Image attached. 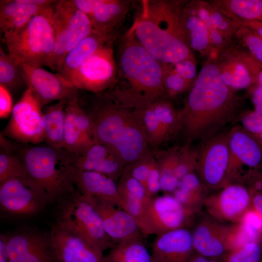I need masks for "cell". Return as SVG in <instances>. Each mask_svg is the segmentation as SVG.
I'll return each instance as SVG.
<instances>
[{
	"label": "cell",
	"instance_id": "cell-1",
	"mask_svg": "<svg viewBox=\"0 0 262 262\" xmlns=\"http://www.w3.org/2000/svg\"><path fill=\"white\" fill-rule=\"evenodd\" d=\"M240 101L224 82L218 66L210 58L196 77L182 109L179 111L180 131L185 143L205 141L237 122Z\"/></svg>",
	"mask_w": 262,
	"mask_h": 262
},
{
	"label": "cell",
	"instance_id": "cell-2",
	"mask_svg": "<svg viewBox=\"0 0 262 262\" xmlns=\"http://www.w3.org/2000/svg\"><path fill=\"white\" fill-rule=\"evenodd\" d=\"M119 41L115 80L101 93L116 105L133 110L143 109L164 98L162 64L138 41L130 29Z\"/></svg>",
	"mask_w": 262,
	"mask_h": 262
},
{
	"label": "cell",
	"instance_id": "cell-3",
	"mask_svg": "<svg viewBox=\"0 0 262 262\" xmlns=\"http://www.w3.org/2000/svg\"><path fill=\"white\" fill-rule=\"evenodd\" d=\"M130 28L136 39L163 64L195 60L186 38L182 20L184 2L143 0Z\"/></svg>",
	"mask_w": 262,
	"mask_h": 262
},
{
	"label": "cell",
	"instance_id": "cell-4",
	"mask_svg": "<svg viewBox=\"0 0 262 262\" xmlns=\"http://www.w3.org/2000/svg\"><path fill=\"white\" fill-rule=\"evenodd\" d=\"M143 109H130L97 94L91 111L95 143L113 148L125 165L139 158L148 148Z\"/></svg>",
	"mask_w": 262,
	"mask_h": 262
},
{
	"label": "cell",
	"instance_id": "cell-5",
	"mask_svg": "<svg viewBox=\"0 0 262 262\" xmlns=\"http://www.w3.org/2000/svg\"><path fill=\"white\" fill-rule=\"evenodd\" d=\"M21 158L29 177L46 194L50 204L75 191V186L67 173L70 154L45 143L20 148Z\"/></svg>",
	"mask_w": 262,
	"mask_h": 262
},
{
	"label": "cell",
	"instance_id": "cell-6",
	"mask_svg": "<svg viewBox=\"0 0 262 262\" xmlns=\"http://www.w3.org/2000/svg\"><path fill=\"white\" fill-rule=\"evenodd\" d=\"M54 5L33 16L21 28L3 33L2 41L8 53L19 64L50 68L55 39Z\"/></svg>",
	"mask_w": 262,
	"mask_h": 262
},
{
	"label": "cell",
	"instance_id": "cell-7",
	"mask_svg": "<svg viewBox=\"0 0 262 262\" xmlns=\"http://www.w3.org/2000/svg\"><path fill=\"white\" fill-rule=\"evenodd\" d=\"M56 203L55 223L79 234L102 253L115 245L106 233L99 214L84 195L75 190Z\"/></svg>",
	"mask_w": 262,
	"mask_h": 262
},
{
	"label": "cell",
	"instance_id": "cell-8",
	"mask_svg": "<svg viewBox=\"0 0 262 262\" xmlns=\"http://www.w3.org/2000/svg\"><path fill=\"white\" fill-rule=\"evenodd\" d=\"M52 19L55 39L50 68L58 73L66 54L93 29L88 16L71 0L56 1Z\"/></svg>",
	"mask_w": 262,
	"mask_h": 262
},
{
	"label": "cell",
	"instance_id": "cell-9",
	"mask_svg": "<svg viewBox=\"0 0 262 262\" xmlns=\"http://www.w3.org/2000/svg\"><path fill=\"white\" fill-rule=\"evenodd\" d=\"M49 204L44 191L29 176L11 177L0 183V214L5 218L33 217Z\"/></svg>",
	"mask_w": 262,
	"mask_h": 262
},
{
	"label": "cell",
	"instance_id": "cell-10",
	"mask_svg": "<svg viewBox=\"0 0 262 262\" xmlns=\"http://www.w3.org/2000/svg\"><path fill=\"white\" fill-rule=\"evenodd\" d=\"M42 106L29 88L14 106L1 133L16 141L33 145L45 142Z\"/></svg>",
	"mask_w": 262,
	"mask_h": 262
},
{
	"label": "cell",
	"instance_id": "cell-11",
	"mask_svg": "<svg viewBox=\"0 0 262 262\" xmlns=\"http://www.w3.org/2000/svg\"><path fill=\"white\" fill-rule=\"evenodd\" d=\"M113 40L87 58L68 80L78 90L100 93L114 84L117 66Z\"/></svg>",
	"mask_w": 262,
	"mask_h": 262
},
{
	"label": "cell",
	"instance_id": "cell-12",
	"mask_svg": "<svg viewBox=\"0 0 262 262\" xmlns=\"http://www.w3.org/2000/svg\"><path fill=\"white\" fill-rule=\"evenodd\" d=\"M229 129L200 143L196 172L209 190L225 186L229 162Z\"/></svg>",
	"mask_w": 262,
	"mask_h": 262
},
{
	"label": "cell",
	"instance_id": "cell-13",
	"mask_svg": "<svg viewBox=\"0 0 262 262\" xmlns=\"http://www.w3.org/2000/svg\"><path fill=\"white\" fill-rule=\"evenodd\" d=\"M6 237L9 262H57L49 231L24 227Z\"/></svg>",
	"mask_w": 262,
	"mask_h": 262
},
{
	"label": "cell",
	"instance_id": "cell-14",
	"mask_svg": "<svg viewBox=\"0 0 262 262\" xmlns=\"http://www.w3.org/2000/svg\"><path fill=\"white\" fill-rule=\"evenodd\" d=\"M229 162L225 186L241 184L245 174L244 166L250 170L257 169L262 164V146L241 125L229 128Z\"/></svg>",
	"mask_w": 262,
	"mask_h": 262
},
{
	"label": "cell",
	"instance_id": "cell-15",
	"mask_svg": "<svg viewBox=\"0 0 262 262\" xmlns=\"http://www.w3.org/2000/svg\"><path fill=\"white\" fill-rule=\"evenodd\" d=\"M19 66L25 84L42 107L54 100L69 102L79 98V90L58 73L25 64Z\"/></svg>",
	"mask_w": 262,
	"mask_h": 262
},
{
	"label": "cell",
	"instance_id": "cell-16",
	"mask_svg": "<svg viewBox=\"0 0 262 262\" xmlns=\"http://www.w3.org/2000/svg\"><path fill=\"white\" fill-rule=\"evenodd\" d=\"M146 208L148 220L156 236L187 228L194 213L170 195L148 197Z\"/></svg>",
	"mask_w": 262,
	"mask_h": 262
},
{
	"label": "cell",
	"instance_id": "cell-17",
	"mask_svg": "<svg viewBox=\"0 0 262 262\" xmlns=\"http://www.w3.org/2000/svg\"><path fill=\"white\" fill-rule=\"evenodd\" d=\"M49 232L57 262H103V253L73 231L55 223Z\"/></svg>",
	"mask_w": 262,
	"mask_h": 262
},
{
	"label": "cell",
	"instance_id": "cell-18",
	"mask_svg": "<svg viewBox=\"0 0 262 262\" xmlns=\"http://www.w3.org/2000/svg\"><path fill=\"white\" fill-rule=\"evenodd\" d=\"M251 197L248 189L240 183H232L222 188L217 194L205 198L209 213L216 219L239 222L248 210Z\"/></svg>",
	"mask_w": 262,
	"mask_h": 262
},
{
	"label": "cell",
	"instance_id": "cell-19",
	"mask_svg": "<svg viewBox=\"0 0 262 262\" xmlns=\"http://www.w3.org/2000/svg\"><path fill=\"white\" fill-rule=\"evenodd\" d=\"M84 196L99 214L106 233L115 244L143 240V234L128 213L107 201Z\"/></svg>",
	"mask_w": 262,
	"mask_h": 262
},
{
	"label": "cell",
	"instance_id": "cell-20",
	"mask_svg": "<svg viewBox=\"0 0 262 262\" xmlns=\"http://www.w3.org/2000/svg\"><path fill=\"white\" fill-rule=\"evenodd\" d=\"M234 227L221 224L209 217L202 218L192 233L195 251L205 257L217 258L230 252Z\"/></svg>",
	"mask_w": 262,
	"mask_h": 262
},
{
	"label": "cell",
	"instance_id": "cell-21",
	"mask_svg": "<svg viewBox=\"0 0 262 262\" xmlns=\"http://www.w3.org/2000/svg\"><path fill=\"white\" fill-rule=\"evenodd\" d=\"M194 251L192 233L187 228L177 229L156 236L150 262H192Z\"/></svg>",
	"mask_w": 262,
	"mask_h": 262
},
{
	"label": "cell",
	"instance_id": "cell-22",
	"mask_svg": "<svg viewBox=\"0 0 262 262\" xmlns=\"http://www.w3.org/2000/svg\"><path fill=\"white\" fill-rule=\"evenodd\" d=\"M71 164L75 168L104 175L115 181L122 175L126 165L111 147L95 143L84 154H70Z\"/></svg>",
	"mask_w": 262,
	"mask_h": 262
},
{
	"label": "cell",
	"instance_id": "cell-23",
	"mask_svg": "<svg viewBox=\"0 0 262 262\" xmlns=\"http://www.w3.org/2000/svg\"><path fill=\"white\" fill-rule=\"evenodd\" d=\"M249 56L232 48L218 53L214 58L221 77L231 90L247 88L257 80L249 61Z\"/></svg>",
	"mask_w": 262,
	"mask_h": 262
},
{
	"label": "cell",
	"instance_id": "cell-24",
	"mask_svg": "<svg viewBox=\"0 0 262 262\" xmlns=\"http://www.w3.org/2000/svg\"><path fill=\"white\" fill-rule=\"evenodd\" d=\"M67 170L79 193L107 201L119 207L121 198L114 180L100 173L78 169L71 163Z\"/></svg>",
	"mask_w": 262,
	"mask_h": 262
},
{
	"label": "cell",
	"instance_id": "cell-25",
	"mask_svg": "<svg viewBox=\"0 0 262 262\" xmlns=\"http://www.w3.org/2000/svg\"><path fill=\"white\" fill-rule=\"evenodd\" d=\"M132 2L128 0H101L87 16L94 30L105 33H116L130 11Z\"/></svg>",
	"mask_w": 262,
	"mask_h": 262
},
{
	"label": "cell",
	"instance_id": "cell-26",
	"mask_svg": "<svg viewBox=\"0 0 262 262\" xmlns=\"http://www.w3.org/2000/svg\"><path fill=\"white\" fill-rule=\"evenodd\" d=\"M117 33H105L94 30L66 54L58 73L68 81L73 73L89 56L110 41L115 40Z\"/></svg>",
	"mask_w": 262,
	"mask_h": 262
},
{
	"label": "cell",
	"instance_id": "cell-27",
	"mask_svg": "<svg viewBox=\"0 0 262 262\" xmlns=\"http://www.w3.org/2000/svg\"><path fill=\"white\" fill-rule=\"evenodd\" d=\"M51 6L43 7L31 5L21 2L19 0H1L0 33H3L21 28L27 23L33 16Z\"/></svg>",
	"mask_w": 262,
	"mask_h": 262
},
{
	"label": "cell",
	"instance_id": "cell-28",
	"mask_svg": "<svg viewBox=\"0 0 262 262\" xmlns=\"http://www.w3.org/2000/svg\"><path fill=\"white\" fill-rule=\"evenodd\" d=\"M79 98L68 102L65 107L64 148L71 155L84 154L95 143L94 140L84 133L77 122L75 108Z\"/></svg>",
	"mask_w": 262,
	"mask_h": 262
},
{
	"label": "cell",
	"instance_id": "cell-29",
	"mask_svg": "<svg viewBox=\"0 0 262 262\" xmlns=\"http://www.w3.org/2000/svg\"><path fill=\"white\" fill-rule=\"evenodd\" d=\"M182 20L188 45L193 51L210 56L213 52L210 35L205 23L186 6L184 2Z\"/></svg>",
	"mask_w": 262,
	"mask_h": 262
},
{
	"label": "cell",
	"instance_id": "cell-30",
	"mask_svg": "<svg viewBox=\"0 0 262 262\" xmlns=\"http://www.w3.org/2000/svg\"><path fill=\"white\" fill-rule=\"evenodd\" d=\"M66 100L46 108L43 112V130L45 143L57 148H64Z\"/></svg>",
	"mask_w": 262,
	"mask_h": 262
},
{
	"label": "cell",
	"instance_id": "cell-31",
	"mask_svg": "<svg viewBox=\"0 0 262 262\" xmlns=\"http://www.w3.org/2000/svg\"><path fill=\"white\" fill-rule=\"evenodd\" d=\"M180 147L174 146L164 150L152 152L160 175L161 190L174 192L177 188L179 180L175 176Z\"/></svg>",
	"mask_w": 262,
	"mask_h": 262
},
{
	"label": "cell",
	"instance_id": "cell-32",
	"mask_svg": "<svg viewBox=\"0 0 262 262\" xmlns=\"http://www.w3.org/2000/svg\"><path fill=\"white\" fill-rule=\"evenodd\" d=\"M151 256L143 240L115 244L104 256L103 262H150Z\"/></svg>",
	"mask_w": 262,
	"mask_h": 262
},
{
	"label": "cell",
	"instance_id": "cell-33",
	"mask_svg": "<svg viewBox=\"0 0 262 262\" xmlns=\"http://www.w3.org/2000/svg\"><path fill=\"white\" fill-rule=\"evenodd\" d=\"M211 2L232 17L262 22V0H217Z\"/></svg>",
	"mask_w": 262,
	"mask_h": 262
},
{
	"label": "cell",
	"instance_id": "cell-34",
	"mask_svg": "<svg viewBox=\"0 0 262 262\" xmlns=\"http://www.w3.org/2000/svg\"><path fill=\"white\" fill-rule=\"evenodd\" d=\"M151 105L167 140L173 138L180 129L179 111H177L172 104L165 98L156 101Z\"/></svg>",
	"mask_w": 262,
	"mask_h": 262
},
{
	"label": "cell",
	"instance_id": "cell-35",
	"mask_svg": "<svg viewBox=\"0 0 262 262\" xmlns=\"http://www.w3.org/2000/svg\"><path fill=\"white\" fill-rule=\"evenodd\" d=\"M0 84L15 91L25 84L19 64L0 48Z\"/></svg>",
	"mask_w": 262,
	"mask_h": 262
},
{
	"label": "cell",
	"instance_id": "cell-36",
	"mask_svg": "<svg viewBox=\"0 0 262 262\" xmlns=\"http://www.w3.org/2000/svg\"><path fill=\"white\" fill-rule=\"evenodd\" d=\"M156 165L152 152L148 149L137 160L126 164L124 171L140 182L145 188L152 170Z\"/></svg>",
	"mask_w": 262,
	"mask_h": 262
},
{
	"label": "cell",
	"instance_id": "cell-37",
	"mask_svg": "<svg viewBox=\"0 0 262 262\" xmlns=\"http://www.w3.org/2000/svg\"><path fill=\"white\" fill-rule=\"evenodd\" d=\"M29 176L19 154L0 152V183L11 177L25 178Z\"/></svg>",
	"mask_w": 262,
	"mask_h": 262
},
{
	"label": "cell",
	"instance_id": "cell-38",
	"mask_svg": "<svg viewBox=\"0 0 262 262\" xmlns=\"http://www.w3.org/2000/svg\"><path fill=\"white\" fill-rule=\"evenodd\" d=\"M151 104L143 109L142 117L148 143L154 147L168 140Z\"/></svg>",
	"mask_w": 262,
	"mask_h": 262
},
{
	"label": "cell",
	"instance_id": "cell-39",
	"mask_svg": "<svg viewBox=\"0 0 262 262\" xmlns=\"http://www.w3.org/2000/svg\"><path fill=\"white\" fill-rule=\"evenodd\" d=\"M162 65L164 84L166 95L173 98L190 89L193 84L176 72L171 64Z\"/></svg>",
	"mask_w": 262,
	"mask_h": 262
},
{
	"label": "cell",
	"instance_id": "cell-40",
	"mask_svg": "<svg viewBox=\"0 0 262 262\" xmlns=\"http://www.w3.org/2000/svg\"><path fill=\"white\" fill-rule=\"evenodd\" d=\"M197 156V147L189 145L180 147L178 164L175 171V176L179 180L186 175L196 171Z\"/></svg>",
	"mask_w": 262,
	"mask_h": 262
},
{
	"label": "cell",
	"instance_id": "cell-41",
	"mask_svg": "<svg viewBox=\"0 0 262 262\" xmlns=\"http://www.w3.org/2000/svg\"><path fill=\"white\" fill-rule=\"evenodd\" d=\"M261 256L260 244L258 242H252L229 252L225 262H259Z\"/></svg>",
	"mask_w": 262,
	"mask_h": 262
},
{
	"label": "cell",
	"instance_id": "cell-42",
	"mask_svg": "<svg viewBox=\"0 0 262 262\" xmlns=\"http://www.w3.org/2000/svg\"><path fill=\"white\" fill-rule=\"evenodd\" d=\"M241 126L253 134H262V114L254 111L242 112L237 119Z\"/></svg>",
	"mask_w": 262,
	"mask_h": 262
},
{
	"label": "cell",
	"instance_id": "cell-43",
	"mask_svg": "<svg viewBox=\"0 0 262 262\" xmlns=\"http://www.w3.org/2000/svg\"><path fill=\"white\" fill-rule=\"evenodd\" d=\"M176 72L185 80L193 84L196 77V60L187 59L171 64Z\"/></svg>",
	"mask_w": 262,
	"mask_h": 262
},
{
	"label": "cell",
	"instance_id": "cell-44",
	"mask_svg": "<svg viewBox=\"0 0 262 262\" xmlns=\"http://www.w3.org/2000/svg\"><path fill=\"white\" fill-rule=\"evenodd\" d=\"M12 96L10 91L0 84V117H7L11 114L13 108Z\"/></svg>",
	"mask_w": 262,
	"mask_h": 262
},
{
	"label": "cell",
	"instance_id": "cell-45",
	"mask_svg": "<svg viewBox=\"0 0 262 262\" xmlns=\"http://www.w3.org/2000/svg\"><path fill=\"white\" fill-rule=\"evenodd\" d=\"M74 6L87 16L99 5L101 0H71Z\"/></svg>",
	"mask_w": 262,
	"mask_h": 262
},
{
	"label": "cell",
	"instance_id": "cell-46",
	"mask_svg": "<svg viewBox=\"0 0 262 262\" xmlns=\"http://www.w3.org/2000/svg\"><path fill=\"white\" fill-rule=\"evenodd\" d=\"M238 20L240 28H247L262 38V22L238 19Z\"/></svg>",
	"mask_w": 262,
	"mask_h": 262
},
{
	"label": "cell",
	"instance_id": "cell-47",
	"mask_svg": "<svg viewBox=\"0 0 262 262\" xmlns=\"http://www.w3.org/2000/svg\"><path fill=\"white\" fill-rule=\"evenodd\" d=\"M251 99L254 107V111L262 114V86H257L251 93Z\"/></svg>",
	"mask_w": 262,
	"mask_h": 262
},
{
	"label": "cell",
	"instance_id": "cell-48",
	"mask_svg": "<svg viewBox=\"0 0 262 262\" xmlns=\"http://www.w3.org/2000/svg\"><path fill=\"white\" fill-rule=\"evenodd\" d=\"M0 152L15 153V152L18 149L16 145L11 142L7 137L0 133Z\"/></svg>",
	"mask_w": 262,
	"mask_h": 262
},
{
	"label": "cell",
	"instance_id": "cell-49",
	"mask_svg": "<svg viewBox=\"0 0 262 262\" xmlns=\"http://www.w3.org/2000/svg\"><path fill=\"white\" fill-rule=\"evenodd\" d=\"M253 210L260 216L262 222V193L251 194Z\"/></svg>",
	"mask_w": 262,
	"mask_h": 262
},
{
	"label": "cell",
	"instance_id": "cell-50",
	"mask_svg": "<svg viewBox=\"0 0 262 262\" xmlns=\"http://www.w3.org/2000/svg\"><path fill=\"white\" fill-rule=\"evenodd\" d=\"M261 66L262 67V65ZM254 69V72L257 77V80L258 82L259 85L262 86V69H259L258 65L256 61L255 62Z\"/></svg>",
	"mask_w": 262,
	"mask_h": 262
},
{
	"label": "cell",
	"instance_id": "cell-51",
	"mask_svg": "<svg viewBox=\"0 0 262 262\" xmlns=\"http://www.w3.org/2000/svg\"><path fill=\"white\" fill-rule=\"evenodd\" d=\"M192 262H209L206 257L199 255L198 256H194Z\"/></svg>",
	"mask_w": 262,
	"mask_h": 262
},
{
	"label": "cell",
	"instance_id": "cell-52",
	"mask_svg": "<svg viewBox=\"0 0 262 262\" xmlns=\"http://www.w3.org/2000/svg\"><path fill=\"white\" fill-rule=\"evenodd\" d=\"M251 134L258 141V142L262 146V134Z\"/></svg>",
	"mask_w": 262,
	"mask_h": 262
},
{
	"label": "cell",
	"instance_id": "cell-53",
	"mask_svg": "<svg viewBox=\"0 0 262 262\" xmlns=\"http://www.w3.org/2000/svg\"><path fill=\"white\" fill-rule=\"evenodd\" d=\"M209 262H220L217 261L216 260H210V261H209Z\"/></svg>",
	"mask_w": 262,
	"mask_h": 262
},
{
	"label": "cell",
	"instance_id": "cell-54",
	"mask_svg": "<svg viewBox=\"0 0 262 262\" xmlns=\"http://www.w3.org/2000/svg\"><path fill=\"white\" fill-rule=\"evenodd\" d=\"M259 169H260V170H262V164L261 165V166L258 168Z\"/></svg>",
	"mask_w": 262,
	"mask_h": 262
},
{
	"label": "cell",
	"instance_id": "cell-55",
	"mask_svg": "<svg viewBox=\"0 0 262 262\" xmlns=\"http://www.w3.org/2000/svg\"></svg>",
	"mask_w": 262,
	"mask_h": 262
}]
</instances>
